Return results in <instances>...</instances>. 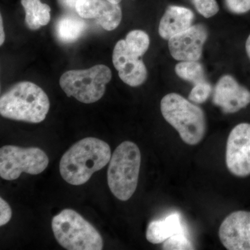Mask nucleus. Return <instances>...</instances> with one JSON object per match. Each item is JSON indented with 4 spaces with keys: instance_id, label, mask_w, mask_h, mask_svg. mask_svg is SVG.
I'll use <instances>...</instances> for the list:
<instances>
[{
    "instance_id": "3",
    "label": "nucleus",
    "mask_w": 250,
    "mask_h": 250,
    "mask_svg": "<svg viewBox=\"0 0 250 250\" xmlns=\"http://www.w3.org/2000/svg\"><path fill=\"white\" fill-rule=\"evenodd\" d=\"M161 111L164 119L178 131L184 143L195 146L205 137V113L190 100L177 93L167 94L161 100Z\"/></svg>"
},
{
    "instance_id": "10",
    "label": "nucleus",
    "mask_w": 250,
    "mask_h": 250,
    "mask_svg": "<svg viewBox=\"0 0 250 250\" xmlns=\"http://www.w3.org/2000/svg\"><path fill=\"white\" fill-rule=\"evenodd\" d=\"M219 238L229 250H250V212L230 213L219 229Z\"/></svg>"
},
{
    "instance_id": "2",
    "label": "nucleus",
    "mask_w": 250,
    "mask_h": 250,
    "mask_svg": "<svg viewBox=\"0 0 250 250\" xmlns=\"http://www.w3.org/2000/svg\"><path fill=\"white\" fill-rule=\"evenodd\" d=\"M49 106L47 94L30 82L16 83L0 98V114L14 121L40 123L45 119Z\"/></svg>"
},
{
    "instance_id": "23",
    "label": "nucleus",
    "mask_w": 250,
    "mask_h": 250,
    "mask_svg": "<svg viewBox=\"0 0 250 250\" xmlns=\"http://www.w3.org/2000/svg\"><path fill=\"white\" fill-rule=\"evenodd\" d=\"M225 3L233 14H246L250 11V0H225Z\"/></svg>"
},
{
    "instance_id": "21",
    "label": "nucleus",
    "mask_w": 250,
    "mask_h": 250,
    "mask_svg": "<svg viewBox=\"0 0 250 250\" xmlns=\"http://www.w3.org/2000/svg\"><path fill=\"white\" fill-rule=\"evenodd\" d=\"M212 93V86L208 82L204 81L197 83L188 95V100L193 103H205Z\"/></svg>"
},
{
    "instance_id": "15",
    "label": "nucleus",
    "mask_w": 250,
    "mask_h": 250,
    "mask_svg": "<svg viewBox=\"0 0 250 250\" xmlns=\"http://www.w3.org/2000/svg\"><path fill=\"white\" fill-rule=\"evenodd\" d=\"M179 233L187 232L182 224L181 215L174 213L162 220L151 222L146 231V238L149 243L159 244Z\"/></svg>"
},
{
    "instance_id": "18",
    "label": "nucleus",
    "mask_w": 250,
    "mask_h": 250,
    "mask_svg": "<svg viewBox=\"0 0 250 250\" xmlns=\"http://www.w3.org/2000/svg\"><path fill=\"white\" fill-rule=\"evenodd\" d=\"M175 72L182 80L194 84L205 81V71L201 63L197 61H187L177 64Z\"/></svg>"
},
{
    "instance_id": "13",
    "label": "nucleus",
    "mask_w": 250,
    "mask_h": 250,
    "mask_svg": "<svg viewBox=\"0 0 250 250\" xmlns=\"http://www.w3.org/2000/svg\"><path fill=\"white\" fill-rule=\"evenodd\" d=\"M76 12L83 19L95 20L106 31L116 29L123 18L119 4L108 0H78Z\"/></svg>"
},
{
    "instance_id": "22",
    "label": "nucleus",
    "mask_w": 250,
    "mask_h": 250,
    "mask_svg": "<svg viewBox=\"0 0 250 250\" xmlns=\"http://www.w3.org/2000/svg\"><path fill=\"white\" fill-rule=\"evenodd\" d=\"M195 9L204 17H213L218 14L219 6L216 0H192Z\"/></svg>"
},
{
    "instance_id": "12",
    "label": "nucleus",
    "mask_w": 250,
    "mask_h": 250,
    "mask_svg": "<svg viewBox=\"0 0 250 250\" xmlns=\"http://www.w3.org/2000/svg\"><path fill=\"white\" fill-rule=\"evenodd\" d=\"M213 103L223 113H236L250 104V91L231 75H225L215 85Z\"/></svg>"
},
{
    "instance_id": "11",
    "label": "nucleus",
    "mask_w": 250,
    "mask_h": 250,
    "mask_svg": "<svg viewBox=\"0 0 250 250\" xmlns=\"http://www.w3.org/2000/svg\"><path fill=\"white\" fill-rule=\"evenodd\" d=\"M113 63L121 80L130 86H139L147 80L146 65L141 57L130 51L125 40H120L115 45Z\"/></svg>"
},
{
    "instance_id": "1",
    "label": "nucleus",
    "mask_w": 250,
    "mask_h": 250,
    "mask_svg": "<svg viewBox=\"0 0 250 250\" xmlns=\"http://www.w3.org/2000/svg\"><path fill=\"white\" fill-rule=\"evenodd\" d=\"M111 156L107 143L97 138H85L62 155L59 164L61 175L71 185H82L107 165Z\"/></svg>"
},
{
    "instance_id": "9",
    "label": "nucleus",
    "mask_w": 250,
    "mask_h": 250,
    "mask_svg": "<svg viewBox=\"0 0 250 250\" xmlns=\"http://www.w3.org/2000/svg\"><path fill=\"white\" fill-rule=\"evenodd\" d=\"M208 31L203 24H195L168 40L170 53L180 62L198 61L208 39Z\"/></svg>"
},
{
    "instance_id": "14",
    "label": "nucleus",
    "mask_w": 250,
    "mask_h": 250,
    "mask_svg": "<svg viewBox=\"0 0 250 250\" xmlns=\"http://www.w3.org/2000/svg\"><path fill=\"white\" fill-rule=\"evenodd\" d=\"M193 20L191 10L183 6H168L159 23V35L162 39L169 40L191 27Z\"/></svg>"
},
{
    "instance_id": "20",
    "label": "nucleus",
    "mask_w": 250,
    "mask_h": 250,
    "mask_svg": "<svg viewBox=\"0 0 250 250\" xmlns=\"http://www.w3.org/2000/svg\"><path fill=\"white\" fill-rule=\"evenodd\" d=\"M163 250H195V248L189 240L187 233H179L166 240L163 245Z\"/></svg>"
},
{
    "instance_id": "26",
    "label": "nucleus",
    "mask_w": 250,
    "mask_h": 250,
    "mask_svg": "<svg viewBox=\"0 0 250 250\" xmlns=\"http://www.w3.org/2000/svg\"><path fill=\"white\" fill-rule=\"evenodd\" d=\"M0 31H1V36H0V45H2L5 41V34L4 27H3L2 17L0 16Z\"/></svg>"
},
{
    "instance_id": "25",
    "label": "nucleus",
    "mask_w": 250,
    "mask_h": 250,
    "mask_svg": "<svg viewBox=\"0 0 250 250\" xmlns=\"http://www.w3.org/2000/svg\"><path fill=\"white\" fill-rule=\"evenodd\" d=\"M61 7L67 12H76V4L78 0H57Z\"/></svg>"
},
{
    "instance_id": "19",
    "label": "nucleus",
    "mask_w": 250,
    "mask_h": 250,
    "mask_svg": "<svg viewBox=\"0 0 250 250\" xmlns=\"http://www.w3.org/2000/svg\"><path fill=\"white\" fill-rule=\"evenodd\" d=\"M125 41L130 51L139 57H143L149 48V36L142 30L130 31Z\"/></svg>"
},
{
    "instance_id": "4",
    "label": "nucleus",
    "mask_w": 250,
    "mask_h": 250,
    "mask_svg": "<svg viewBox=\"0 0 250 250\" xmlns=\"http://www.w3.org/2000/svg\"><path fill=\"white\" fill-rule=\"evenodd\" d=\"M141 153L136 144L124 141L112 154L107 171L108 185L113 195L125 202L134 195L137 188Z\"/></svg>"
},
{
    "instance_id": "5",
    "label": "nucleus",
    "mask_w": 250,
    "mask_h": 250,
    "mask_svg": "<svg viewBox=\"0 0 250 250\" xmlns=\"http://www.w3.org/2000/svg\"><path fill=\"white\" fill-rule=\"evenodd\" d=\"M52 228L57 242L65 249H103V239L98 230L75 210L66 208L55 215Z\"/></svg>"
},
{
    "instance_id": "24",
    "label": "nucleus",
    "mask_w": 250,
    "mask_h": 250,
    "mask_svg": "<svg viewBox=\"0 0 250 250\" xmlns=\"http://www.w3.org/2000/svg\"><path fill=\"white\" fill-rule=\"evenodd\" d=\"M12 217V210L2 197L0 198V226L6 225Z\"/></svg>"
},
{
    "instance_id": "17",
    "label": "nucleus",
    "mask_w": 250,
    "mask_h": 250,
    "mask_svg": "<svg viewBox=\"0 0 250 250\" xmlns=\"http://www.w3.org/2000/svg\"><path fill=\"white\" fill-rule=\"evenodd\" d=\"M21 4L25 11L26 27L30 30H38L50 21L51 8L41 0H21Z\"/></svg>"
},
{
    "instance_id": "16",
    "label": "nucleus",
    "mask_w": 250,
    "mask_h": 250,
    "mask_svg": "<svg viewBox=\"0 0 250 250\" xmlns=\"http://www.w3.org/2000/svg\"><path fill=\"white\" fill-rule=\"evenodd\" d=\"M86 27L84 20L77 12H67L61 16L56 22V36L62 43H72L83 35Z\"/></svg>"
},
{
    "instance_id": "8",
    "label": "nucleus",
    "mask_w": 250,
    "mask_h": 250,
    "mask_svg": "<svg viewBox=\"0 0 250 250\" xmlns=\"http://www.w3.org/2000/svg\"><path fill=\"white\" fill-rule=\"evenodd\" d=\"M226 164L229 172L236 177L250 175V124L236 125L229 135Z\"/></svg>"
},
{
    "instance_id": "28",
    "label": "nucleus",
    "mask_w": 250,
    "mask_h": 250,
    "mask_svg": "<svg viewBox=\"0 0 250 250\" xmlns=\"http://www.w3.org/2000/svg\"><path fill=\"white\" fill-rule=\"evenodd\" d=\"M110 2L113 3V4H119L122 0H108Z\"/></svg>"
},
{
    "instance_id": "6",
    "label": "nucleus",
    "mask_w": 250,
    "mask_h": 250,
    "mask_svg": "<svg viewBox=\"0 0 250 250\" xmlns=\"http://www.w3.org/2000/svg\"><path fill=\"white\" fill-rule=\"evenodd\" d=\"M111 78L109 67L99 64L87 70L65 72L61 77L59 83L69 98L74 97L80 103L91 104L103 98Z\"/></svg>"
},
{
    "instance_id": "7",
    "label": "nucleus",
    "mask_w": 250,
    "mask_h": 250,
    "mask_svg": "<svg viewBox=\"0 0 250 250\" xmlns=\"http://www.w3.org/2000/svg\"><path fill=\"white\" fill-rule=\"evenodd\" d=\"M48 164V156L39 147L6 146L0 149V177L5 180L17 179L22 172L42 173Z\"/></svg>"
},
{
    "instance_id": "27",
    "label": "nucleus",
    "mask_w": 250,
    "mask_h": 250,
    "mask_svg": "<svg viewBox=\"0 0 250 250\" xmlns=\"http://www.w3.org/2000/svg\"><path fill=\"white\" fill-rule=\"evenodd\" d=\"M246 49L247 54H248V57H249L250 59V35L248 36V39H247Z\"/></svg>"
}]
</instances>
